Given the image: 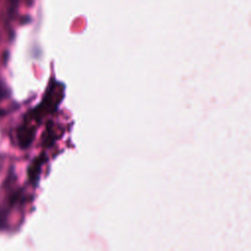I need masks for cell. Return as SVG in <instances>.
<instances>
[{"label":"cell","instance_id":"obj_1","mask_svg":"<svg viewBox=\"0 0 251 251\" xmlns=\"http://www.w3.org/2000/svg\"><path fill=\"white\" fill-rule=\"evenodd\" d=\"M44 157V156H43ZM42 156H38L36 159L33 160V162L30 164L28 171H27V175H28V178L29 181L32 182L33 184H36L38 181V177H39V174H40V169L42 164L45 161V158H43Z\"/></svg>","mask_w":251,"mask_h":251}]
</instances>
